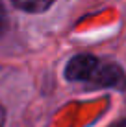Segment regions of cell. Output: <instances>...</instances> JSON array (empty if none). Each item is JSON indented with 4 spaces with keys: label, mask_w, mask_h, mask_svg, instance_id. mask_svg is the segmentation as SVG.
<instances>
[{
    "label": "cell",
    "mask_w": 126,
    "mask_h": 127,
    "mask_svg": "<svg viewBox=\"0 0 126 127\" xmlns=\"http://www.w3.org/2000/svg\"><path fill=\"white\" fill-rule=\"evenodd\" d=\"M65 77L71 83H84L95 89H126V74L113 61L91 54H78L65 64Z\"/></svg>",
    "instance_id": "6da1fadb"
},
{
    "label": "cell",
    "mask_w": 126,
    "mask_h": 127,
    "mask_svg": "<svg viewBox=\"0 0 126 127\" xmlns=\"http://www.w3.org/2000/svg\"><path fill=\"white\" fill-rule=\"evenodd\" d=\"M13 6L26 13H43L46 11L56 0H11Z\"/></svg>",
    "instance_id": "7a4b0ae2"
},
{
    "label": "cell",
    "mask_w": 126,
    "mask_h": 127,
    "mask_svg": "<svg viewBox=\"0 0 126 127\" xmlns=\"http://www.w3.org/2000/svg\"><path fill=\"white\" fill-rule=\"evenodd\" d=\"M7 24H9V20H7L6 7H4V4L0 2V39L6 35V32H7Z\"/></svg>",
    "instance_id": "3957f363"
},
{
    "label": "cell",
    "mask_w": 126,
    "mask_h": 127,
    "mask_svg": "<svg viewBox=\"0 0 126 127\" xmlns=\"http://www.w3.org/2000/svg\"><path fill=\"white\" fill-rule=\"evenodd\" d=\"M4 122H6V111H4V107L0 105V127H4Z\"/></svg>",
    "instance_id": "277c9868"
},
{
    "label": "cell",
    "mask_w": 126,
    "mask_h": 127,
    "mask_svg": "<svg viewBox=\"0 0 126 127\" xmlns=\"http://www.w3.org/2000/svg\"><path fill=\"white\" fill-rule=\"evenodd\" d=\"M110 127H126V120H119V122H115V124L110 125Z\"/></svg>",
    "instance_id": "5b68a950"
}]
</instances>
